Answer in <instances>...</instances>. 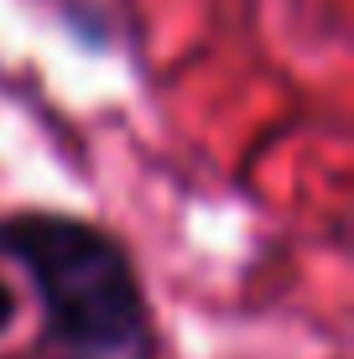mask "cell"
I'll list each match as a JSON object with an SVG mask.
<instances>
[{
  "label": "cell",
  "instance_id": "obj_1",
  "mask_svg": "<svg viewBox=\"0 0 354 359\" xmlns=\"http://www.w3.org/2000/svg\"><path fill=\"white\" fill-rule=\"evenodd\" d=\"M0 255L32 276L47 333L68 359H141L146 297L125 245L68 214L0 219Z\"/></svg>",
  "mask_w": 354,
  "mask_h": 359
},
{
  "label": "cell",
  "instance_id": "obj_2",
  "mask_svg": "<svg viewBox=\"0 0 354 359\" xmlns=\"http://www.w3.org/2000/svg\"><path fill=\"white\" fill-rule=\"evenodd\" d=\"M11 323H16V292H11L6 281H0V339L11 333Z\"/></svg>",
  "mask_w": 354,
  "mask_h": 359
}]
</instances>
